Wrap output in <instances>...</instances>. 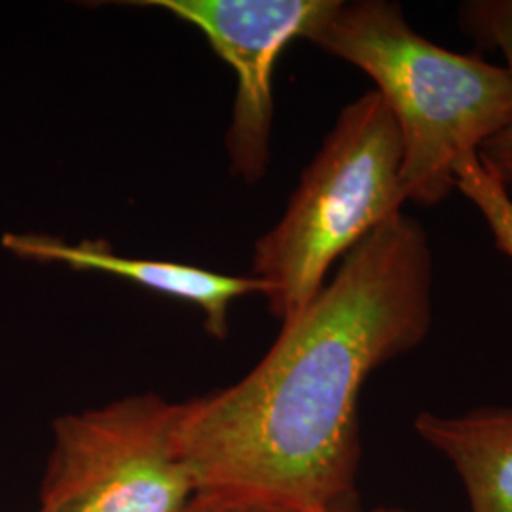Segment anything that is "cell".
I'll return each mask as SVG.
<instances>
[{
    "label": "cell",
    "instance_id": "cell-1",
    "mask_svg": "<svg viewBox=\"0 0 512 512\" xmlns=\"http://www.w3.org/2000/svg\"><path fill=\"white\" fill-rule=\"evenodd\" d=\"M433 289L420 220L403 211L374 228L243 380L181 403L177 452L194 490L338 512L361 459V391L427 340Z\"/></svg>",
    "mask_w": 512,
    "mask_h": 512
},
{
    "label": "cell",
    "instance_id": "cell-2",
    "mask_svg": "<svg viewBox=\"0 0 512 512\" xmlns=\"http://www.w3.org/2000/svg\"><path fill=\"white\" fill-rule=\"evenodd\" d=\"M304 40L376 84L403 137L406 202H446L456 192V165L511 120L507 67L427 40L397 0H327Z\"/></svg>",
    "mask_w": 512,
    "mask_h": 512
},
{
    "label": "cell",
    "instance_id": "cell-3",
    "mask_svg": "<svg viewBox=\"0 0 512 512\" xmlns=\"http://www.w3.org/2000/svg\"><path fill=\"white\" fill-rule=\"evenodd\" d=\"M403 137L376 90L340 110L300 175L283 217L255 243L253 275L268 285L270 313L293 319L327 285L330 268L399 213Z\"/></svg>",
    "mask_w": 512,
    "mask_h": 512
},
{
    "label": "cell",
    "instance_id": "cell-4",
    "mask_svg": "<svg viewBox=\"0 0 512 512\" xmlns=\"http://www.w3.org/2000/svg\"><path fill=\"white\" fill-rule=\"evenodd\" d=\"M181 403L133 395L54 421L42 512H179L196 494L177 452Z\"/></svg>",
    "mask_w": 512,
    "mask_h": 512
},
{
    "label": "cell",
    "instance_id": "cell-5",
    "mask_svg": "<svg viewBox=\"0 0 512 512\" xmlns=\"http://www.w3.org/2000/svg\"><path fill=\"white\" fill-rule=\"evenodd\" d=\"M200 29L238 76L232 124L226 135L232 171L245 183L270 167L274 122L272 78L279 55L304 38L327 0H137Z\"/></svg>",
    "mask_w": 512,
    "mask_h": 512
},
{
    "label": "cell",
    "instance_id": "cell-6",
    "mask_svg": "<svg viewBox=\"0 0 512 512\" xmlns=\"http://www.w3.org/2000/svg\"><path fill=\"white\" fill-rule=\"evenodd\" d=\"M2 245L12 255L27 260L57 262L80 272L120 275L154 293L194 304L205 317V330L220 340L228 334V310L234 300L247 294H268V285L255 275L217 274L179 262L128 258L116 255L105 239L67 243L48 234H6Z\"/></svg>",
    "mask_w": 512,
    "mask_h": 512
},
{
    "label": "cell",
    "instance_id": "cell-7",
    "mask_svg": "<svg viewBox=\"0 0 512 512\" xmlns=\"http://www.w3.org/2000/svg\"><path fill=\"white\" fill-rule=\"evenodd\" d=\"M414 429L452 463L471 512H512V404L454 416L425 410Z\"/></svg>",
    "mask_w": 512,
    "mask_h": 512
},
{
    "label": "cell",
    "instance_id": "cell-8",
    "mask_svg": "<svg viewBox=\"0 0 512 512\" xmlns=\"http://www.w3.org/2000/svg\"><path fill=\"white\" fill-rule=\"evenodd\" d=\"M458 27L480 50L503 55L512 76V0H467L458 8ZM478 162L512 198V116L509 124L476 152Z\"/></svg>",
    "mask_w": 512,
    "mask_h": 512
},
{
    "label": "cell",
    "instance_id": "cell-9",
    "mask_svg": "<svg viewBox=\"0 0 512 512\" xmlns=\"http://www.w3.org/2000/svg\"><path fill=\"white\" fill-rule=\"evenodd\" d=\"M456 190L473 203L486 222L494 247L512 260V198L471 154L456 165Z\"/></svg>",
    "mask_w": 512,
    "mask_h": 512
},
{
    "label": "cell",
    "instance_id": "cell-10",
    "mask_svg": "<svg viewBox=\"0 0 512 512\" xmlns=\"http://www.w3.org/2000/svg\"><path fill=\"white\" fill-rule=\"evenodd\" d=\"M179 512H306L285 503L232 492H196Z\"/></svg>",
    "mask_w": 512,
    "mask_h": 512
},
{
    "label": "cell",
    "instance_id": "cell-11",
    "mask_svg": "<svg viewBox=\"0 0 512 512\" xmlns=\"http://www.w3.org/2000/svg\"><path fill=\"white\" fill-rule=\"evenodd\" d=\"M372 512H404L401 509H376V511Z\"/></svg>",
    "mask_w": 512,
    "mask_h": 512
},
{
    "label": "cell",
    "instance_id": "cell-12",
    "mask_svg": "<svg viewBox=\"0 0 512 512\" xmlns=\"http://www.w3.org/2000/svg\"><path fill=\"white\" fill-rule=\"evenodd\" d=\"M38 512H42V511H38Z\"/></svg>",
    "mask_w": 512,
    "mask_h": 512
}]
</instances>
